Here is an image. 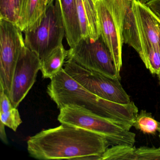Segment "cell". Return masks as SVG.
I'll use <instances>...</instances> for the list:
<instances>
[{
	"label": "cell",
	"mask_w": 160,
	"mask_h": 160,
	"mask_svg": "<svg viewBox=\"0 0 160 160\" xmlns=\"http://www.w3.org/2000/svg\"><path fill=\"white\" fill-rule=\"evenodd\" d=\"M27 144L30 155L40 160H79L88 155L102 156L110 146L99 135L63 123L30 137Z\"/></svg>",
	"instance_id": "6da1fadb"
},
{
	"label": "cell",
	"mask_w": 160,
	"mask_h": 160,
	"mask_svg": "<svg viewBox=\"0 0 160 160\" xmlns=\"http://www.w3.org/2000/svg\"><path fill=\"white\" fill-rule=\"evenodd\" d=\"M47 92L59 109L66 104L77 105L128 130L132 127L138 114V108L133 102L121 104L101 98L77 82L63 68L51 78Z\"/></svg>",
	"instance_id": "7a4b0ae2"
},
{
	"label": "cell",
	"mask_w": 160,
	"mask_h": 160,
	"mask_svg": "<svg viewBox=\"0 0 160 160\" xmlns=\"http://www.w3.org/2000/svg\"><path fill=\"white\" fill-rule=\"evenodd\" d=\"M123 42L138 53L153 74L160 73V21L145 4L133 0L125 15Z\"/></svg>",
	"instance_id": "3957f363"
},
{
	"label": "cell",
	"mask_w": 160,
	"mask_h": 160,
	"mask_svg": "<svg viewBox=\"0 0 160 160\" xmlns=\"http://www.w3.org/2000/svg\"><path fill=\"white\" fill-rule=\"evenodd\" d=\"M59 109L58 119L60 123L99 135L105 138L110 146L134 145L135 134L111 120L77 105H65Z\"/></svg>",
	"instance_id": "277c9868"
},
{
	"label": "cell",
	"mask_w": 160,
	"mask_h": 160,
	"mask_svg": "<svg viewBox=\"0 0 160 160\" xmlns=\"http://www.w3.org/2000/svg\"><path fill=\"white\" fill-rule=\"evenodd\" d=\"M65 28L60 0H49L46 12L34 30L25 33V45L41 60L62 45Z\"/></svg>",
	"instance_id": "5b68a950"
},
{
	"label": "cell",
	"mask_w": 160,
	"mask_h": 160,
	"mask_svg": "<svg viewBox=\"0 0 160 160\" xmlns=\"http://www.w3.org/2000/svg\"><path fill=\"white\" fill-rule=\"evenodd\" d=\"M63 67L70 76L97 96L121 104H128L132 102L119 79L85 69L70 59H67Z\"/></svg>",
	"instance_id": "8992f818"
},
{
	"label": "cell",
	"mask_w": 160,
	"mask_h": 160,
	"mask_svg": "<svg viewBox=\"0 0 160 160\" xmlns=\"http://www.w3.org/2000/svg\"><path fill=\"white\" fill-rule=\"evenodd\" d=\"M68 51L67 59L72 60L83 68L120 79L111 53L101 36L95 41L89 38H81Z\"/></svg>",
	"instance_id": "52a82bcc"
},
{
	"label": "cell",
	"mask_w": 160,
	"mask_h": 160,
	"mask_svg": "<svg viewBox=\"0 0 160 160\" xmlns=\"http://www.w3.org/2000/svg\"><path fill=\"white\" fill-rule=\"evenodd\" d=\"M25 40L17 25L0 18V85L8 96L15 69Z\"/></svg>",
	"instance_id": "ba28073f"
},
{
	"label": "cell",
	"mask_w": 160,
	"mask_h": 160,
	"mask_svg": "<svg viewBox=\"0 0 160 160\" xmlns=\"http://www.w3.org/2000/svg\"><path fill=\"white\" fill-rule=\"evenodd\" d=\"M41 67L40 58L24 46L15 69L9 96L14 107L17 108L27 96L36 81Z\"/></svg>",
	"instance_id": "9c48e42d"
},
{
	"label": "cell",
	"mask_w": 160,
	"mask_h": 160,
	"mask_svg": "<svg viewBox=\"0 0 160 160\" xmlns=\"http://www.w3.org/2000/svg\"><path fill=\"white\" fill-rule=\"evenodd\" d=\"M101 36L109 49L117 70L122 66L123 39L117 30L112 15L103 0H94Z\"/></svg>",
	"instance_id": "30bf717a"
},
{
	"label": "cell",
	"mask_w": 160,
	"mask_h": 160,
	"mask_svg": "<svg viewBox=\"0 0 160 160\" xmlns=\"http://www.w3.org/2000/svg\"><path fill=\"white\" fill-rule=\"evenodd\" d=\"M49 0H23L17 26L24 33L32 31L40 25L46 12Z\"/></svg>",
	"instance_id": "8fae6325"
},
{
	"label": "cell",
	"mask_w": 160,
	"mask_h": 160,
	"mask_svg": "<svg viewBox=\"0 0 160 160\" xmlns=\"http://www.w3.org/2000/svg\"><path fill=\"white\" fill-rule=\"evenodd\" d=\"M65 28V37L70 48L82 38L76 0H60Z\"/></svg>",
	"instance_id": "7c38bea8"
},
{
	"label": "cell",
	"mask_w": 160,
	"mask_h": 160,
	"mask_svg": "<svg viewBox=\"0 0 160 160\" xmlns=\"http://www.w3.org/2000/svg\"><path fill=\"white\" fill-rule=\"evenodd\" d=\"M68 55V50L64 48L63 45H61L41 60L40 71L42 74L43 78L51 79L55 76L63 68Z\"/></svg>",
	"instance_id": "4fadbf2b"
},
{
	"label": "cell",
	"mask_w": 160,
	"mask_h": 160,
	"mask_svg": "<svg viewBox=\"0 0 160 160\" xmlns=\"http://www.w3.org/2000/svg\"><path fill=\"white\" fill-rule=\"evenodd\" d=\"M0 120L1 122L14 132L22 123L19 111L14 107L9 96L5 93L3 87L0 85Z\"/></svg>",
	"instance_id": "5bb4252c"
},
{
	"label": "cell",
	"mask_w": 160,
	"mask_h": 160,
	"mask_svg": "<svg viewBox=\"0 0 160 160\" xmlns=\"http://www.w3.org/2000/svg\"><path fill=\"white\" fill-rule=\"evenodd\" d=\"M103 1L112 15L120 36L123 39L122 29L123 21L127 12L131 7L133 0Z\"/></svg>",
	"instance_id": "9a60e30c"
},
{
	"label": "cell",
	"mask_w": 160,
	"mask_h": 160,
	"mask_svg": "<svg viewBox=\"0 0 160 160\" xmlns=\"http://www.w3.org/2000/svg\"><path fill=\"white\" fill-rule=\"evenodd\" d=\"M23 0H0V18L17 25Z\"/></svg>",
	"instance_id": "2e32d148"
},
{
	"label": "cell",
	"mask_w": 160,
	"mask_h": 160,
	"mask_svg": "<svg viewBox=\"0 0 160 160\" xmlns=\"http://www.w3.org/2000/svg\"><path fill=\"white\" fill-rule=\"evenodd\" d=\"M133 126L144 133L153 134L160 128V123L153 118L151 113L141 110L138 114Z\"/></svg>",
	"instance_id": "e0dca14e"
},
{
	"label": "cell",
	"mask_w": 160,
	"mask_h": 160,
	"mask_svg": "<svg viewBox=\"0 0 160 160\" xmlns=\"http://www.w3.org/2000/svg\"><path fill=\"white\" fill-rule=\"evenodd\" d=\"M146 5L160 21V0H149Z\"/></svg>",
	"instance_id": "ac0fdd59"
},
{
	"label": "cell",
	"mask_w": 160,
	"mask_h": 160,
	"mask_svg": "<svg viewBox=\"0 0 160 160\" xmlns=\"http://www.w3.org/2000/svg\"><path fill=\"white\" fill-rule=\"evenodd\" d=\"M5 125L2 123L0 122V138L3 142L7 144L8 143V139L5 131Z\"/></svg>",
	"instance_id": "d6986e66"
},
{
	"label": "cell",
	"mask_w": 160,
	"mask_h": 160,
	"mask_svg": "<svg viewBox=\"0 0 160 160\" xmlns=\"http://www.w3.org/2000/svg\"><path fill=\"white\" fill-rule=\"evenodd\" d=\"M137 1L143 4H146L149 0H137Z\"/></svg>",
	"instance_id": "ffe728a7"
},
{
	"label": "cell",
	"mask_w": 160,
	"mask_h": 160,
	"mask_svg": "<svg viewBox=\"0 0 160 160\" xmlns=\"http://www.w3.org/2000/svg\"><path fill=\"white\" fill-rule=\"evenodd\" d=\"M157 77H158V79H159V82H160V73L158 74L157 75Z\"/></svg>",
	"instance_id": "44dd1931"
},
{
	"label": "cell",
	"mask_w": 160,
	"mask_h": 160,
	"mask_svg": "<svg viewBox=\"0 0 160 160\" xmlns=\"http://www.w3.org/2000/svg\"><path fill=\"white\" fill-rule=\"evenodd\" d=\"M159 132H160V134H159V137H160V130H159ZM159 148L160 149V148Z\"/></svg>",
	"instance_id": "7402d4cb"
},
{
	"label": "cell",
	"mask_w": 160,
	"mask_h": 160,
	"mask_svg": "<svg viewBox=\"0 0 160 160\" xmlns=\"http://www.w3.org/2000/svg\"><path fill=\"white\" fill-rule=\"evenodd\" d=\"M93 1H94V0H93Z\"/></svg>",
	"instance_id": "603a6c76"
}]
</instances>
